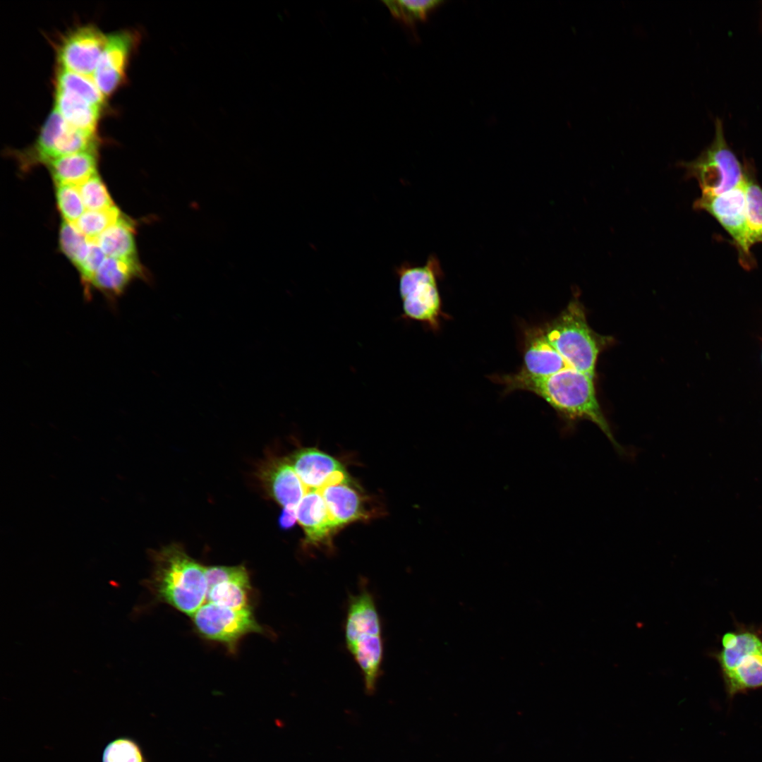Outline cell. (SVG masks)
Here are the masks:
<instances>
[{
  "label": "cell",
  "instance_id": "cell-1",
  "mask_svg": "<svg viewBox=\"0 0 762 762\" xmlns=\"http://www.w3.org/2000/svg\"><path fill=\"white\" fill-rule=\"evenodd\" d=\"M509 390L521 389L541 397L569 419H586L595 423L615 449L623 452L615 439L596 398L593 377L567 367L547 376H536L524 370L500 378Z\"/></svg>",
  "mask_w": 762,
  "mask_h": 762
},
{
  "label": "cell",
  "instance_id": "cell-2",
  "mask_svg": "<svg viewBox=\"0 0 762 762\" xmlns=\"http://www.w3.org/2000/svg\"><path fill=\"white\" fill-rule=\"evenodd\" d=\"M152 574L145 581L155 601L192 616L206 600V567L173 543L153 554Z\"/></svg>",
  "mask_w": 762,
  "mask_h": 762
},
{
  "label": "cell",
  "instance_id": "cell-3",
  "mask_svg": "<svg viewBox=\"0 0 762 762\" xmlns=\"http://www.w3.org/2000/svg\"><path fill=\"white\" fill-rule=\"evenodd\" d=\"M344 638L361 672L366 693L373 694L382 674L385 648L380 616L365 581H361L356 594L349 595Z\"/></svg>",
  "mask_w": 762,
  "mask_h": 762
},
{
  "label": "cell",
  "instance_id": "cell-4",
  "mask_svg": "<svg viewBox=\"0 0 762 762\" xmlns=\"http://www.w3.org/2000/svg\"><path fill=\"white\" fill-rule=\"evenodd\" d=\"M402 303L401 318L423 322L435 329L441 313L437 281L442 277L440 262L435 254L423 265L404 262L395 267Z\"/></svg>",
  "mask_w": 762,
  "mask_h": 762
},
{
  "label": "cell",
  "instance_id": "cell-5",
  "mask_svg": "<svg viewBox=\"0 0 762 762\" xmlns=\"http://www.w3.org/2000/svg\"><path fill=\"white\" fill-rule=\"evenodd\" d=\"M687 179L698 183L701 195L713 196L729 191L743 183L744 165L728 145L721 119L715 120L711 143L690 162H680Z\"/></svg>",
  "mask_w": 762,
  "mask_h": 762
},
{
  "label": "cell",
  "instance_id": "cell-6",
  "mask_svg": "<svg viewBox=\"0 0 762 762\" xmlns=\"http://www.w3.org/2000/svg\"><path fill=\"white\" fill-rule=\"evenodd\" d=\"M544 332L569 367L594 377L599 344L577 300L572 301Z\"/></svg>",
  "mask_w": 762,
  "mask_h": 762
},
{
  "label": "cell",
  "instance_id": "cell-7",
  "mask_svg": "<svg viewBox=\"0 0 762 762\" xmlns=\"http://www.w3.org/2000/svg\"><path fill=\"white\" fill-rule=\"evenodd\" d=\"M718 655L727 694L762 687V639L750 631L727 632Z\"/></svg>",
  "mask_w": 762,
  "mask_h": 762
},
{
  "label": "cell",
  "instance_id": "cell-8",
  "mask_svg": "<svg viewBox=\"0 0 762 762\" xmlns=\"http://www.w3.org/2000/svg\"><path fill=\"white\" fill-rule=\"evenodd\" d=\"M97 135L75 129L54 109L42 126L33 145L16 155L23 168L28 169L76 152L97 150Z\"/></svg>",
  "mask_w": 762,
  "mask_h": 762
},
{
  "label": "cell",
  "instance_id": "cell-9",
  "mask_svg": "<svg viewBox=\"0 0 762 762\" xmlns=\"http://www.w3.org/2000/svg\"><path fill=\"white\" fill-rule=\"evenodd\" d=\"M693 207L708 212L727 231L737 251L739 265L744 269L750 270L756 267L746 225L743 183L718 195H701L694 201Z\"/></svg>",
  "mask_w": 762,
  "mask_h": 762
},
{
  "label": "cell",
  "instance_id": "cell-10",
  "mask_svg": "<svg viewBox=\"0 0 762 762\" xmlns=\"http://www.w3.org/2000/svg\"><path fill=\"white\" fill-rule=\"evenodd\" d=\"M197 632L205 639L224 645L231 652L250 633H262L252 608L232 609L207 602L192 616Z\"/></svg>",
  "mask_w": 762,
  "mask_h": 762
},
{
  "label": "cell",
  "instance_id": "cell-11",
  "mask_svg": "<svg viewBox=\"0 0 762 762\" xmlns=\"http://www.w3.org/2000/svg\"><path fill=\"white\" fill-rule=\"evenodd\" d=\"M107 37L94 24L71 29L61 37L56 45L59 67L92 77Z\"/></svg>",
  "mask_w": 762,
  "mask_h": 762
},
{
  "label": "cell",
  "instance_id": "cell-12",
  "mask_svg": "<svg viewBox=\"0 0 762 762\" xmlns=\"http://www.w3.org/2000/svg\"><path fill=\"white\" fill-rule=\"evenodd\" d=\"M139 38L131 30L108 35L107 41L92 75L99 90L107 98L124 83L131 56Z\"/></svg>",
  "mask_w": 762,
  "mask_h": 762
},
{
  "label": "cell",
  "instance_id": "cell-13",
  "mask_svg": "<svg viewBox=\"0 0 762 762\" xmlns=\"http://www.w3.org/2000/svg\"><path fill=\"white\" fill-rule=\"evenodd\" d=\"M205 575L207 602L232 609L252 608V588L244 566L206 567Z\"/></svg>",
  "mask_w": 762,
  "mask_h": 762
},
{
  "label": "cell",
  "instance_id": "cell-14",
  "mask_svg": "<svg viewBox=\"0 0 762 762\" xmlns=\"http://www.w3.org/2000/svg\"><path fill=\"white\" fill-rule=\"evenodd\" d=\"M257 476L267 495L282 508L296 509L307 492L308 488L287 457L267 459L260 465Z\"/></svg>",
  "mask_w": 762,
  "mask_h": 762
},
{
  "label": "cell",
  "instance_id": "cell-15",
  "mask_svg": "<svg viewBox=\"0 0 762 762\" xmlns=\"http://www.w3.org/2000/svg\"><path fill=\"white\" fill-rule=\"evenodd\" d=\"M296 514L304 531L306 547L332 549V536L339 529L330 518L319 488H310L296 508Z\"/></svg>",
  "mask_w": 762,
  "mask_h": 762
},
{
  "label": "cell",
  "instance_id": "cell-16",
  "mask_svg": "<svg viewBox=\"0 0 762 762\" xmlns=\"http://www.w3.org/2000/svg\"><path fill=\"white\" fill-rule=\"evenodd\" d=\"M143 277H145L144 271L138 260L106 256L84 294L85 299H90L95 290L113 303L124 293L134 279Z\"/></svg>",
  "mask_w": 762,
  "mask_h": 762
},
{
  "label": "cell",
  "instance_id": "cell-17",
  "mask_svg": "<svg viewBox=\"0 0 762 762\" xmlns=\"http://www.w3.org/2000/svg\"><path fill=\"white\" fill-rule=\"evenodd\" d=\"M319 490L325 501L330 518L338 529L369 517L361 492L350 477Z\"/></svg>",
  "mask_w": 762,
  "mask_h": 762
},
{
  "label": "cell",
  "instance_id": "cell-18",
  "mask_svg": "<svg viewBox=\"0 0 762 762\" xmlns=\"http://www.w3.org/2000/svg\"><path fill=\"white\" fill-rule=\"evenodd\" d=\"M287 458L301 480L308 488H320L335 473L345 470L337 459L315 447L301 448Z\"/></svg>",
  "mask_w": 762,
  "mask_h": 762
},
{
  "label": "cell",
  "instance_id": "cell-19",
  "mask_svg": "<svg viewBox=\"0 0 762 762\" xmlns=\"http://www.w3.org/2000/svg\"><path fill=\"white\" fill-rule=\"evenodd\" d=\"M524 371L536 376H547L569 367L550 343L544 331L531 332L526 341Z\"/></svg>",
  "mask_w": 762,
  "mask_h": 762
},
{
  "label": "cell",
  "instance_id": "cell-20",
  "mask_svg": "<svg viewBox=\"0 0 762 762\" xmlns=\"http://www.w3.org/2000/svg\"><path fill=\"white\" fill-rule=\"evenodd\" d=\"M54 109L72 127L90 135H97L102 109L81 97L55 88Z\"/></svg>",
  "mask_w": 762,
  "mask_h": 762
},
{
  "label": "cell",
  "instance_id": "cell-21",
  "mask_svg": "<svg viewBox=\"0 0 762 762\" xmlns=\"http://www.w3.org/2000/svg\"><path fill=\"white\" fill-rule=\"evenodd\" d=\"M56 184L79 185L97 174V150H86L55 159L46 164Z\"/></svg>",
  "mask_w": 762,
  "mask_h": 762
},
{
  "label": "cell",
  "instance_id": "cell-22",
  "mask_svg": "<svg viewBox=\"0 0 762 762\" xmlns=\"http://www.w3.org/2000/svg\"><path fill=\"white\" fill-rule=\"evenodd\" d=\"M92 240L107 257L138 260L134 224L123 214L116 222Z\"/></svg>",
  "mask_w": 762,
  "mask_h": 762
},
{
  "label": "cell",
  "instance_id": "cell-23",
  "mask_svg": "<svg viewBox=\"0 0 762 762\" xmlns=\"http://www.w3.org/2000/svg\"><path fill=\"white\" fill-rule=\"evenodd\" d=\"M744 189L746 220L749 241L762 243V187L757 181L752 164L744 162Z\"/></svg>",
  "mask_w": 762,
  "mask_h": 762
},
{
  "label": "cell",
  "instance_id": "cell-24",
  "mask_svg": "<svg viewBox=\"0 0 762 762\" xmlns=\"http://www.w3.org/2000/svg\"><path fill=\"white\" fill-rule=\"evenodd\" d=\"M55 88L74 93L102 110L106 104V97L92 76L59 67L55 74Z\"/></svg>",
  "mask_w": 762,
  "mask_h": 762
},
{
  "label": "cell",
  "instance_id": "cell-25",
  "mask_svg": "<svg viewBox=\"0 0 762 762\" xmlns=\"http://www.w3.org/2000/svg\"><path fill=\"white\" fill-rule=\"evenodd\" d=\"M382 2L394 18L412 28L417 22L425 20L428 15L442 3L438 0H394Z\"/></svg>",
  "mask_w": 762,
  "mask_h": 762
},
{
  "label": "cell",
  "instance_id": "cell-26",
  "mask_svg": "<svg viewBox=\"0 0 762 762\" xmlns=\"http://www.w3.org/2000/svg\"><path fill=\"white\" fill-rule=\"evenodd\" d=\"M59 245L62 253L78 268L87 255L90 240L73 224L64 221L59 231Z\"/></svg>",
  "mask_w": 762,
  "mask_h": 762
},
{
  "label": "cell",
  "instance_id": "cell-27",
  "mask_svg": "<svg viewBox=\"0 0 762 762\" xmlns=\"http://www.w3.org/2000/svg\"><path fill=\"white\" fill-rule=\"evenodd\" d=\"M121 214L116 206L103 210H86L73 224L88 239L92 240L116 222Z\"/></svg>",
  "mask_w": 762,
  "mask_h": 762
},
{
  "label": "cell",
  "instance_id": "cell-28",
  "mask_svg": "<svg viewBox=\"0 0 762 762\" xmlns=\"http://www.w3.org/2000/svg\"><path fill=\"white\" fill-rule=\"evenodd\" d=\"M56 198L64 221L73 224L86 211L77 185L56 184Z\"/></svg>",
  "mask_w": 762,
  "mask_h": 762
},
{
  "label": "cell",
  "instance_id": "cell-29",
  "mask_svg": "<svg viewBox=\"0 0 762 762\" xmlns=\"http://www.w3.org/2000/svg\"><path fill=\"white\" fill-rule=\"evenodd\" d=\"M102 762H147L140 745L128 737L111 741L104 748Z\"/></svg>",
  "mask_w": 762,
  "mask_h": 762
},
{
  "label": "cell",
  "instance_id": "cell-30",
  "mask_svg": "<svg viewBox=\"0 0 762 762\" xmlns=\"http://www.w3.org/2000/svg\"><path fill=\"white\" fill-rule=\"evenodd\" d=\"M78 188L87 210H103L115 206L97 174L78 185Z\"/></svg>",
  "mask_w": 762,
  "mask_h": 762
},
{
  "label": "cell",
  "instance_id": "cell-31",
  "mask_svg": "<svg viewBox=\"0 0 762 762\" xmlns=\"http://www.w3.org/2000/svg\"><path fill=\"white\" fill-rule=\"evenodd\" d=\"M105 258V254L98 244L94 240H90L87 255L77 268L80 274L84 294L87 291L95 274Z\"/></svg>",
  "mask_w": 762,
  "mask_h": 762
},
{
  "label": "cell",
  "instance_id": "cell-32",
  "mask_svg": "<svg viewBox=\"0 0 762 762\" xmlns=\"http://www.w3.org/2000/svg\"><path fill=\"white\" fill-rule=\"evenodd\" d=\"M297 521L296 509L293 508H282L279 516V526L282 530H288L292 528Z\"/></svg>",
  "mask_w": 762,
  "mask_h": 762
}]
</instances>
